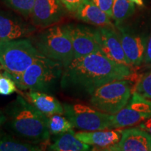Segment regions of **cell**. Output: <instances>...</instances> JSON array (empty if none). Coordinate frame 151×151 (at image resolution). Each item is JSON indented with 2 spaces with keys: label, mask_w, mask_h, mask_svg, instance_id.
Here are the masks:
<instances>
[{
  "label": "cell",
  "mask_w": 151,
  "mask_h": 151,
  "mask_svg": "<svg viewBox=\"0 0 151 151\" xmlns=\"http://www.w3.org/2000/svg\"><path fill=\"white\" fill-rule=\"evenodd\" d=\"M132 68L107 58L101 51L74 58L64 68L60 88L70 95H91L103 85L129 78Z\"/></svg>",
  "instance_id": "cell-1"
},
{
  "label": "cell",
  "mask_w": 151,
  "mask_h": 151,
  "mask_svg": "<svg viewBox=\"0 0 151 151\" xmlns=\"http://www.w3.org/2000/svg\"><path fill=\"white\" fill-rule=\"evenodd\" d=\"M4 113L7 118L6 127L20 139L40 143L50 138L47 126L48 116L21 96L18 95L9 103Z\"/></svg>",
  "instance_id": "cell-2"
},
{
  "label": "cell",
  "mask_w": 151,
  "mask_h": 151,
  "mask_svg": "<svg viewBox=\"0 0 151 151\" xmlns=\"http://www.w3.org/2000/svg\"><path fill=\"white\" fill-rule=\"evenodd\" d=\"M63 71L62 62L40 54L21 74H9L20 90L52 94L60 87Z\"/></svg>",
  "instance_id": "cell-3"
},
{
  "label": "cell",
  "mask_w": 151,
  "mask_h": 151,
  "mask_svg": "<svg viewBox=\"0 0 151 151\" xmlns=\"http://www.w3.org/2000/svg\"><path fill=\"white\" fill-rule=\"evenodd\" d=\"M30 39L41 54L62 62L64 68L73 60V46L67 25L48 27Z\"/></svg>",
  "instance_id": "cell-4"
},
{
  "label": "cell",
  "mask_w": 151,
  "mask_h": 151,
  "mask_svg": "<svg viewBox=\"0 0 151 151\" xmlns=\"http://www.w3.org/2000/svg\"><path fill=\"white\" fill-rule=\"evenodd\" d=\"M40 54L30 39L0 40V64L10 75L21 74Z\"/></svg>",
  "instance_id": "cell-5"
},
{
  "label": "cell",
  "mask_w": 151,
  "mask_h": 151,
  "mask_svg": "<svg viewBox=\"0 0 151 151\" xmlns=\"http://www.w3.org/2000/svg\"><path fill=\"white\" fill-rule=\"evenodd\" d=\"M131 94L132 86L127 79L114 81L94 90L90 102L94 109L114 115L127 104Z\"/></svg>",
  "instance_id": "cell-6"
},
{
  "label": "cell",
  "mask_w": 151,
  "mask_h": 151,
  "mask_svg": "<svg viewBox=\"0 0 151 151\" xmlns=\"http://www.w3.org/2000/svg\"><path fill=\"white\" fill-rule=\"evenodd\" d=\"M63 106L65 116L76 129L83 131L113 129L112 115L82 104L65 103Z\"/></svg>",
  "instance_id": "cell-7"
},
{
  "label": "cell",
  "mask_w": 151,
  "mask_h": 151,
  "mask_svg": "<svg viewBox=\"0 0 151 151\" xmlns=\"http://www.w3.org/2000/svg\"><path fill=\"white\" fill-rule=\"evenodd\" d=\"M149 118H151V101L135 92L129 103L112 115V127L118 129L131 127Z\"/></svg>",
  "instance_id": "cell-8"
},
{
  "label": "cell",
  "mask_w": 151,
  "mask_h": 151,
  "mask_svg": "<svg viewBox=\"0 0 151 151\" xmlns=\"http://www.w3.org/2000/svg\"><path fill=\"white\" fill-rule=\"evenodd\" d=\"M67 11L61 0H35L32 22L35 27H49L60 22Z\"/></svg>",
  "instance_id": "cell-9"
},
{
  "label": "cell",
  "mask_w": 151,
  "mask_h": 151,
  "mask_svg": "<svg viewBox=\"0 0 151 151\" xmlns=\"http://www.w3.org/2000/svg\"><path fill=\"white\" fill-rule=\"evenodd\" d=\"M100 50L113 61L130 66L131 64L122 48L118 33L113 27H99L94 29Z\"/></svg>",
  "instance_id": "cell-10"
},
{
  "label": "cell",
  "mask_w": 151,
  "mask_h": 151,
  "mask_svg": "<svg viewBox=\"0 0 151 151\" xmlns=\"http://www.w3.org/2000/svg\"><path fill=\"white\" fill-rule=\"evenodd\" d=\"M73 50V59L99 52L94 29L82 24H67Z\"/></svg>",
  "instance_id": "cell-11"
},
{
  "label": "cell",
  "mask_w": 151,
  "mask_h": 151,
  "mask_svg": "<svg viewBox=\"0 0 151 151\" xmlns=\"http://www.w3.org/2000/svg\"><path fill=\"white\" fill-rule=\"evenodd\" d=\"M116 27L122 48L131 65H141L144 60L148 41L122 24L117 25Z\"/></svg>",
  "instance_id": "cell-12"
},
{
  "label": "cell",
  "mask_w": 151,
  "mask_h": 151,
  "mask_svg": "<svg viewBox=\"0 0 151 151\" xmlns=\"http://www.w3.org/2000/svg\"><path fill=\"white\" fill-rule=\"evenodd\" d=\"M121 131L118 143L102 149L109 151H149L150 134L140 128H129Z\"/></svg>",
  "instance_id": "cell-13"
},
{
  "label": "cell",
  "mask_w": 151,
  "mask_h": 151,
  "mask_svg": "<svg viewBox=\"0 0 151 151\" xmlns=\"http://www.w3.org/2000/svg\"><path fill=\"white\" fill-rule=\"evenodd\" d=\"M35 30L33 24L0 10V40L22 39L32 35Z\"/></svg>",
  "instance_id": "cell-14"
},
{
  "label": "cell",
  "mask_w": 151,
  "mask_h": 151,
  "mask_svg": "<svg viewBox=\"0 0 151 151\" xmlns=\"http://www.w3.org/2000/svg\"><path fill=\"white\" fill-rule=\"evenodd\" d=\"M78 20L97 27H113L111 17L101 11L91 0H83L75 12Z\"/></svg>",
  "instance_id": "cell-15"
},
{
  "label": "cell",
  "mask_w": 151,
  "mask_h": 151,
  "mask_svg": "<svg viewBox=\"0 0 151 151\" xmlns=\"http://www.w3.org/2000/svg\"><path fill=\"white\" fill-rule=\"evenodd\" d=\"M75 137L86 144L105 148L118 143L121 138L120 130H97L75 133ZM102 150V149H101Z\"/></svg>",
  "instance_id": "cell-16"
},
{
  "label": "cell",
  "mask_w": 151,
  "mask_h": 151,
  "mask_svg": "<svg viewBox=\"0 0 151 151\" xmlns=\"http://www.w3.org/2000/svg\"><path fill=\"white\" fill-rule=\"evenodd\" d=\"M27 95L31 103L46 116L53 114H63L65 112L63 106L50 94L29 91Z\"/></svg>",
  "instance_id": "cell-17"
},
{
  "label": "cell",
  "mask_w": 151,
  "mask_h": 151,
  "mask_svg": "<svg viewBox=\"0 0 151 151\" xmlns=\"http://www.w3.org/2000/svg\"><path fill=\"white\" fill-rule=\"evenodd\" d=\"M52 151H86L91 150V146L86 144L75 137L74 132L59 134L54 143L48 147Z\"/></svg>",
  "instance_id": "cell-18"
},
{
  "label": "cell",
  "mask_w": 151,
  "mask_h": 151,
  "mask_svg": "<svg viewBox=\"0 0 151 151\" xmlns=\"http://www.w3.org/2000/svg\"><path fill=\"white\" fill-rule=\"evenodd\" d=\"M42 147L24 140H19L7 134L0 137V151H40Z\"/></svg>",
  "instance_id": "cell-19"
},
{
  "label": "cell",
  "mask_w": 151,
  "mask_h": 151,
  "mask_svg": "<svg viewBox=\"0 0 151 151\" xmlns=\"http://www.w3.org/2000/svg\"><path fill=\"white\" fill-rule=\"evenodd\" d=\"M135 12L134 3L130 0H113L112 16L116 26L122 24Z\"/></svg>",
  "instance_id": "cell-20"
},
{
  "label": "cell",
  "mask_w": 151,
  "mask_h": 151,
  "mask_svg": "<svg viewBox=\"0 0 151 151\" xmlns=\"http://www.w3.org/2000/svg\"><path fill=\"white\" fill-rule=\"evenodd\" d=\"M61 114H53L48 116L47 126L50 134L59 135L66 132H73V126L67 117Z\"/></svg>",
  "instance_id": "cell-21"
},
{
  "label": "cell",
  "mask_w": 151,
  "mask_h": 151,
  "mask_svg": "<svg viewBox=\"0 0 151 151\" xmlns=\"http://www.w3.org/2000/svg\"><path fill=\"white\" fill-rule=\"evenodd\" d=\"M5 5L18 13L25 20L31 18L35 0H1Z\"/></svg>",
  "instance_id": "cell-22"
},
{
  "label": "cell",
  "mask_w": 151,
  "mask_h": 151,
  "mask_svg": "<svg viewBox=\"0 0 151 151\" xmlns=\"http://www.w3.org/2000/svg\"><path fill=\"white\" fill-rule=\"evenodd\" d=\"M17 91V86L15 81L6 71L0 73V94L11 95Z\"/></svg>",
  "instance_id": "cell-23"
},
{
  "label": "cell",
  "mask_w": 151,
  "mask_h": 151,
  "mask_svg": "<svg viewBox=\"0 0 151 151\" xmlns=\"http://www.w3.org/2000/svg\"><path fill=\"white\" fill-rule=\"evenodd\" d=\"M135 92L151 100V71L141 77L135 86Z\"/></svg>",
  "instance_id": "cell-24"
},
{
  "label": "cell",
  "mask_w": 151,
  "mask_h": 151,
  "mask_svg": "<svg viewBox=\"0 0 151 151\" xmlns=\"http://www.w3.org/2000/svg\"><path fill=\"white\" fill-rule=\"evenodd\" d=\"M91 1L111 18L113 0H91Z\"/></svg>",
  "instance_id": "cell-25"
},
{
  "label": "cell",
  "mask_w": 151,
  "mask_h": 151,
  "mask_svg": "<svg viewBox=\"0 0 151 151\" xmlns=\"http://www.w3.org/2000/svg\"><path fill=\"white\" fill-rule=\"evenodd\" d=\"M62 4L66 7L68 11L75 13L78 10L83 0H61Z\"/></svg>",
  "instance_id": "cell-26"
},
{
  "label": "cell",
  "mask_w": 151,
  "mask_h": 151,
  "mask_svg": "<svg viewBox=\"0 0 151 151\" xmlns=\"http://www.w3.org/2000/svg\"><path fill=\"white\" fill-rule=\"evenodd\" d=\"M139 128L144 130L151 135V118L146 119L139 124Z\"/></svg>",
  "instance_id": "cell-27"
},
{
  "label": "cell",
  "mask_w": 151,
  "mask_h": 151,
  "mask_svg": "<svg viewBox=\"0 0 151 151\" xmlns=\"http://www.w3.org/2000/svg\"><path fill=\"white\" fill-rule=\"evenodd\" d=\"M144 62L146 64H150L151 65V34L150 38L147 42V46L146 50V53H145Z\"/></svg>",
  "instance_id": "cell-28"
},
{
  "label": "cell",
  "mask_w": 151,
  "mask_h": 151,
  "mask_svg": "<svg viewBox=\"0 0 151 151\" xmlns=\"http://www.w3.org/2000/svg\"><path fill=\"white\" fill-rule=\"evenodd\" d=\"M7 118L6 116L5 113H3L2 111H0V127L4 125L6 122Z\"/></svg>",
  "instance_id": "cell-29"
},
{
  "label": "cell",
  "mask_w": 151,
  "mask_h": 151,
  "mask_svg": "<svg viewBox=\"0 0 151 151\" xmlns=\"http://www.w3.org/2000/svg\"><path fill=\"white\" fill-rule=\"evenodd\" d=\"M132 2H134L136 4H137L139 6H143V0H130Z\"/></svg>",
  "instance_id": "cell-30"
},
{
  "label": "cell",
  "mask_w": 151,
  "mask_h": 151,
  "mask_svg": "<svg viewBox=\"0 0 151 151\" xmlns=\"http://www.w3.org/2000/svg\"><path fill=\"white\" fill-rule=\"evenodd\" d=\"M3 69L2 66H1V64H0V71H1V69Z\"/></svg>",
  "instance_id": "cell-31"
},
{
  "label": "cell",
  "mask_w": 151,
  "mask_h": 151,
  "mask_svg": "<svg viewBox=\"0 0 151 151\" xmlns=\"http://www.w3.org/2000/svg\"><path fill=\"white\" fill-rule=\"evenodd\" d=\"M150 151H151V135H150Z\"/></svg>",
  "instance_id": "cell-32"
}]
</instances>
